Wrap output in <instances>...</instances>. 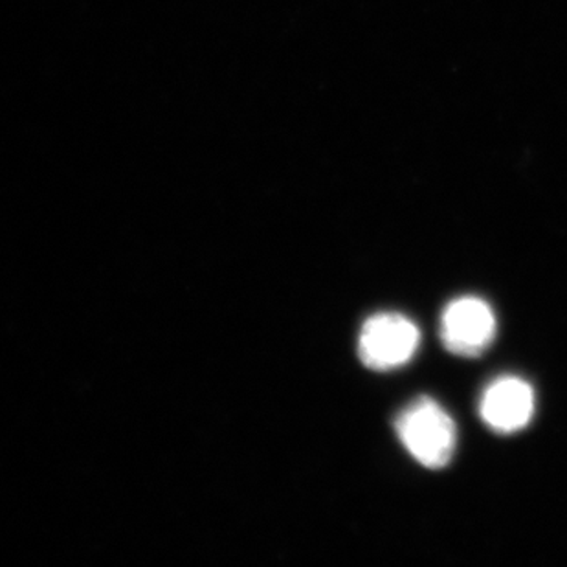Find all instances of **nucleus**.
<instances>
[{"instance_id": "4", "label": "nucleus", "mask_w": 567, "mask_h": 567, "mask_svg": "<svg viewBox=\"0 0 567 567\" xmlns=\"http://www.w3.org/2000/svg\"><path fill=\"white\" fill-rule=\"evenodd\" d=\"M535 413V393L518 377H502L483 391L480 415L496 434H516L530 423Z\"/></svg>"}, {"instance_id": "2", "label": "nucleus", "mask_w": 567, "mask_h": 567, "mask_svg": "<svg viewBox=\"0 0 567 567\" xmlns=\"http://www.w3.org/2000/svg\"><path fill=\"white\" fill-rule=\"evenodd\" d=\"M421 343L419 327L406 316L380 312L360 329V362L373 371H391L406 365Z\"/></svg>"}, {"instance_id": "3", "label": "nucleus", "mask_w": 567, "mask_h": 567, "mask_svg": "<svg viewBox=\"0 0 567 567\" xmlns=\"http://www.w3.org/2000/svg\"><path fill=\"white\" fill-rule=\"evenodd\" d=\"M440 334L446 351L474 359L494 342L496 316L487 301L476 296H463L444 307Z\"/></svg>"}, {"instance_id": "1", "label": "nucleus", "mask_w": 567, "mask_h": 567, "mask_svg": "<svg viewBox=\"0 0 567 567\" xmlns=\"http://www.w3.org/2000/svg\"><path fill=\"white\" fill-rule=\"evenodd\" d=\"M395 432L419 465L440 471L455 450V424L434 399L419 396L395 419Z\"/></svg>"}]
</instances>
